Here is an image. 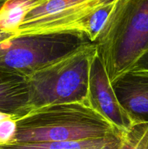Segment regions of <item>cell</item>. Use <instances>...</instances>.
<instances>
[{
    "label": "cell",
    "instance_id": "obj_1",
    "mask_svg": "<svg viewBox=\"0 0 148 149\" xmlns=\"http://www.w3.org/2000/svg\"><path fill=\"white\" fill-rule=\"evenodd\" d=\"M16 128L9 143L59 142L98 139L119 133L89 103L49 105L14 118Z\"/></svg>",
    "mask_w": 148,
    "mask_h": 149
},
{
    "label": "cell",
    "instance_id": "obj_2",
    "mask_svg": "<svg viewBox=\"0 0 148 149\" xmlns=\"http://www.w3.org/2000/svg\"><path fill=\"white\" fill-rule=\"evenodd\" d=\"M94 45L112 84L131 71L148 52V0H116Z\"/></svg>",
    "mask_w": 148,
    "mask_h": 149
},
{
    "label": "cell",
    "instance_id": "obj_3",
    "mask_svg": "<svg viewBox=\"0 0 148 149\" xmlns=\"http://www.w3.org/2000/svg\"><path fill=\"white\" fill-rule=\"evenodd\" d=\"M95 54L94 43H89L28 75L30 111L49 105L89 103L90 66Z\"/></svg>",
    "mask_w": 148,
    "mask_h": 149
},
{
    "label": "cell",
    "instance_id": "obj_4",
    "mask_svg": "<svg viewBox=\"0 0 148 149\" xmlns=\"http://www.w3.org/2000/svg\"><path fill=\"white\" fill-rule=\"evenodd\" d=\"M89 43L78 32L20 35L0 44V69L26 77Z\"/></svg>",
    "mask_w": 148,
    "mask_h": 149
},
{
    "label": "cell",
    "instance_id": "obj_5",
    "mask_svg": "<svg viewBox=\"0 0 148 149\" xmlns=\"http://www.w3.org/2000/svg\"><path fill=\"white\" fill-rule=\"evenodd\" d=\"M88 100L96 111L117 129L126 131L134 124L119 102L97 52L90 66Z\"/></svg>",
    "mask_w": 148,
    "mask_h": 149
},
{
    "label": "cell",
    "instance_id": "obj_6",
    "mask_svg": "<svg viewBox=\"0 0 148 149\" xmlns=\"http://www.w3.org/2000/svg\"><path fill=\"white\" fill-rule=\"evenodd\" d=\"M112 85L134 123H148V71H130Z\"/></svg>",
    "mask_w": 148,
    "mask_h": 149
},
{
    "label": "cell",
    "instance_id": "obj_7",
    "mask_svg": "<svg viewBox=\"0 0 148 149\" xmlns=\"http://www.w3.org/2000/svg\"><path fill=\"white\" fill-rule=\"evenodd\" d=\"M29 111L26 77L0 69V113L17 118Z\"/></svg>",
    "mask_w": 148,
    "mask_h": 149
},
{
    "label": "cell",
    "instance_id": "obj_8",
    "mask_svg": "<svg viewBox=\"0 0 148 149\" xmlns=\"http://www.w3.org/2000/svg\"><path fill=\"white\" fill-rule=\"evenodd\" d=\"M122 132L105 138L85 141L0 143V149H119Z\"/></svg>",
    "mask_w": 148,
    "mask_h": 149
},
{
    "label": "cell",
    "instance_id": "obj_9",
    "mask_svg": "<svg viewBox=\"0 0 148 149\" xmlns=\"http://www.w3.org/2000/svg\"><path fill=\"white\" fill-rule=\"evenodd\" d=\"M46 0H8L0 9V29L16 31L26 15Z\"/></svg>",
    "mask_w": 148,
    "mask_h": 149
},
{
    "label": "cell",
    "instance_id": "obj_10",
    "mask_svg": "<svg viewBox=\"0 0 148 149\" xmlns=\"http://www.w3.org/2000/svg\"><path fill=\"white\" fill-rule=\"evenodd\" d=\"M131 149H148V123L136 122L125 131Z\"/></svg>",
    "mask_w": 148,
    "mask_h": 149
},
{
    "label": "cell",
    "instance_id": "obj_11",
    "mask_svg": "<svg viewBox=\"0 0 148 149\" xmlns=\"http://www.w3.org/2000/svg\"><path fill=\"white\" fill-rule=\"evenodd\" d=\"M148 71V52L139 60L131 71Z\"/></svg>",
    "mask_w": 148,
    "mask_h": 149
},
{
    "label": "cell",
    "instance_id": "obj_12",
    "mask_svg": "<svg viewBox=\"0 0 148 149\" xmlns=\"http://www.w3.org/2000/svg\"><path fill=\"white\" fill-rule=\"evenodd\" d=\"M17 36V32L0 29V44Z\"/></svg>",
    "mask_w": 148,
    "mask_h": 149
},
{
    "label": "cell",
    "instance_id": "obj_13",
    "mask_svg": "<svg viewBox=\"0 0 148 149\" xmlns=\"http://www.w3.org/2000/svg\"><path fill=\"white\" fill-rule=\"evenodd\" d=\"M119 149H131L129 141L126 139V135H125V131H123V132H122L121 143H120V148Z\"/></svg>",
    "mask_w": 148,
    "mask_h": 149
},
{
    "label": "cell",
    "instance_id": "obj_14",
    "mask_svg": "<svg viewBox=\"0 0 148 149\" xmlns=\"http://www.w3.org/2000/svg\"><path fill=\"white\" fill-rule=\"evenodd\" d=\"M7 1H8V0H0V9H1V7L3 6V4H4Z\"/></svg>",
    "mask_w": 148,
    "mask_h": 149
}]
</instances>
